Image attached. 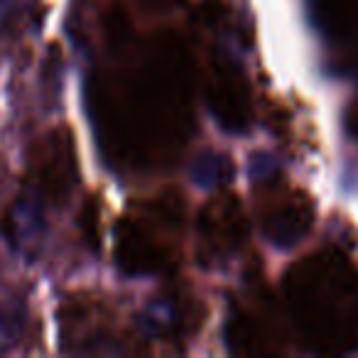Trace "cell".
<instances>
[{"instance_id":"6da1fadb","label":"cell","mask_w":358,"mask_h":358,"mask_svg":"<svg viewBox=\"0 0 358 358\" xmlns=\"http://www.w3.org/2000/svg\"><path fill=\"white\" fill-rule=\"evenodd\" d=\"M17 336H20V329L17 322L13 319V314L8 312L3 304H0V353H8L15 346Z\"/></svg>"}]
</instances>
